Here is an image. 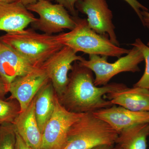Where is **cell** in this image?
<instances>
[{"instance_id":"cell-23","label":"cell","mask_w":149,"mask_h":149,"mask_svg":"<svg viewBox=\"0 0 149 149\" xmlns=\"http://www.w3.org/2000/svg\"><path fill=\"white\" fill-rule=\"evenodd\" d=\"M16 133V141L15 149H33L28 146L22 139L20 136Z\"/></svg>"},{"instance_id":"cell-28","label":"cell","mask_w":149,"mask_h":149,"mask_svg":"<svg viewBox=\"0 0 149 149\" xmlns=\"http://www.w3.org/2000/svg\"><path fill=\"white\" fill-rule=\"evenodd\" d=\"M19 0H0V1L4 2L11 3L17 1Z\"/></svg>"},{"instance_id":"cell-16","label":"cell","mask_w":149,"mask_h":149,"mask_svg":"<svg viewBox=\"0 0 149 149\" xmlns=\"http://www.w3.org/2000/svg\"><path fill=\"white\" fill-rule=\"evenodd\" d=\"M56 96L53 86L49 80L34 97L35 117L42 134L54 111Z\"/></svg>"},{"instance_id":"cell-14","label":"cell","mask_w":149,"mask_h":149,"mask_svg":"<svg viewBox=\"0 0 149 149\" xmlns=\"http://www.w3.org/2000/svg\"><path fill=\"white\" fill-rule=\"evenodd\" d=\"M17 133L33 149H40L42 134L35 113V99L23 111L19 112L13 123Z\"/></svg>"},{"instance_id":"cell-15","label":"cell","mask_w":149,"mask_h":149,"mask_svg":"<svg viewBox=\"0 0 149 149\" xmlns=\"http://www.w3.org/2000/svg\"><path fill=\"white\" fill-rule=\"evenodd\" d=\"M114 105L135 111L149 112V89L126 87L104 96Z\"/></svg>"},{"instance_id":"cell-27","label":"cell","mask_w":149,"mask_h":149,"mask_svg":"<svg viewBox=\"0 0 149 149\" xmlns=\"http://www.w3.org/2000/svg\"><path fill=\"white\" fill-rule=\"evenodd\" d=\"M113 146H99L95 147L91 149H111Z\"/></svg>"},{"instance_id":"cell-3","label":"cell","mask_w":149,"mask_h":149,"mask_svg":"<svg viewBox=\"0 0 149 149\" xmlns=\"http://www.w3.org/2000/svg\"><path fill=\"white\" fill-rule=\"evenodd\" d=\"M118 135L109 124L93 113H84L70 127L63 149H91L99 146H113Z\"/></svg>"},{"instance_id":"cell-29","label":"cell","mask_w":149,"mask_h":149,"mask_svg":"<svg viewBox=\"0 0 149 149\" xmlns=\"http://www.w3.org/2000/svg\"><path fill=\"white\" fill-rule=\"evenodd\" d=\"M111 149H123L122 148H121V147L119 146H118V145H116L115 146H113V147Z\"/></svg>"},{"instance_id":"cell-30","label":"cell","mask_w":149,"mask_h":149,"mask_svg":"<svg viewBox=\"0 0 149 149\" xmlns=\"http://www.w3.org/2000/svg\"><path fill=\"white\" fill-rule=\"evenodd\" d=\"M147 45L148 46V47H149V42H148V43H147Z\"/></svg>"},{"instance_id":"cell-21","label":"cell","mask_w":149,"mask_h":149,"mask_svg":"<svg viewBox=\"0 0 149 149\" xmlns=\"http://www.w3.org/2000/svg\"><path fill=\"white\" fill-rule=\"evenodd\" d=\"M80 0H55L56 3L63 6L73 17L78 16V11L75 8V4Z\"/></svg>"},{"instance_id":"cell-13","label":"cell","mask_w":149,"mask_h":149,"mask_svg":"<svg viewBox=\"0 0 149 149\" xmlns=\"http://www.w3.org/2000/svg\"><path fill=\"white\" fill-rule=\"evenodd\" d=\"M37 18L19 1H0V31L12 33L25 29Z\"/></svg>"},{"instance_id":"cell-1","label":"cell","mask_w":149,"mask_h":149,"mask_svg":"<svg viewBox=\"0 0 149 149\" xmlns=\"http://www.w3.org/2000/svg\"><path fill=\"white\" fill-rule=\"evenodd\" d=\"M93 71L74 62L69 81L60 102L69 111L78 113H94L113 105L104 98L105 95L126 87L123 83H111L102 86L94 84Z\"/></svg>"},{"instance_id":"cell-10","label":"cell","mask_w":149,"mask_h":149,"mask_svg":"<svg viewBox=\"0 0 149 149\" xmlns=\"http://www.w3.org/2000/svg\"><path fill=\"white\" fill-rule=\"evenodd\" d=\"M49 81L46 71L40 67L17 77L11 83L8 93H10L11 100L17 101L19 112L27 108L40 89Z\"/></svg>"},{"instance_id":"cell-25","label":"cell","mask_w":149,"mask_h":149,"mask_svg":"<svg viewBox=\"0 0 149 149\" xmlns=\"http://www.w3.org/2000/svg\"><path fill=\"white\" fill-rule=\"evenodd\" d=\"M7 93L5 85L4 84L1 77L0 76V99L4 100L5 97Z\"/></svg>"},{"instance_id":"cell-17","label":"cell","mask_w":149,"mask_h":149,"mask_svg":"<svg viewBox=\"0 0 149 149\" xmlns=\"http://www.w3.org/2000/svg\"><path fill=\"white\" fill-rule=\"evenodd\" d=\"M149 123L133 125L118 134L116 144L123 149H147Z\"/></svg>"},{"instance_id":"cell-6","label":"cell","mask_w":149,"mask_h":149,"mask_svg":"<svg viewBox=\"0 0 149 149\" xmlns=\"http://www.w3.org/2000/svg\"><path fill=\"white\" fill-rule=\"evenodd\" d=\"M26 7L39 16L37 21L31 24L32 28L45 34L53 35L64 29L72 30L76 25L74 17L70 15L68 11L59 4L42 0Z\"/></svg>"},{"instance_id":"cell-20","label":"cell","mask_w":149,"mask_h":149,"mask_svg":"<svg viewBox=\"0 0 149 149\" xmlns=\"http://www.w3.org/2000/svg\"><path fill=\"white\" fill-rule=\"evenodd\" d=\"M16 133L13 123L0 125V149H15Z\"/></svg>"},{"instance_id":"cell-18","label":"cell","mask_w":149,"mask_h":149,"mask_svg":"<svg viewBox=\"0 0 149 149\" xmlns=\"http://www.w3.org/2000/svg\"><path fill=\"white\" fill-rule=\"evenodd\" d=\"M13 100L6 101L0 99V125L13 123L19 113V104Z\"/></svg>"},{"instance_id":"cell-4","label":"cell","mask_w":149,"mask_h":149,"mask_svg":"<svg viewBox=\"0 0 149 149\" xmlns=\"http://www.w3.org/2000/svg\"><path fill=\"white\" fill-rule=\"evenodd\" d=\"M0 39L37 67L63 47L56 41L54 35L40 34L34 29L7 33Z\"/></svg>"},{"instance_id":"cell-8","label":"cell","mask_w":149,"mask_h":149,"mask_svg":"<svg viewBox=\"0 0 149 149\" xmlns=\"http://www.w3.org/2000/svg\"><path fill=\"white\" fill-rule=\"evenodd\" d=\"M77 53L71 48L63 46L41 66L47 74L58 98L63 95L69 83L68 72L72 70V63L85 59Z\"/></svg>"},{"instance_id":"cell-9","label":"cell","mask_w":149,"mask_h":149,"mask_svg":"<svg viewBox=\"0 0 149 149\" xmlns=\"http://www.w3.org/2000/svg\"><path fill=\"white\" fill-rule=\"evenodd\" d=\"M75 8L88 16V25L96 33L107 36L112 43L120 47L112 22L113 14L106 0H80Z\"/></svg>"},{"instance_id":"cell-26","label":"cell","mask_w":149,"mask_h":149,"mask_svg":"<svg viewBox=\"0 0 149 149\" xmlns=\"http://www.w3.org/2000/svg\"><path fill=\"white\" fill-rule=\"evenodd\" d=\"M42 1V0H19L20 2L24 5L27 6L29 5L33 4L39 1ZM48 1H54V0H48Z\"/></svg>"},{"instance_id":"cell-22","label":"cell","mask_w":149,"mask_h":149,"mask_svg":"<svg viewBox=\"0 0 149 149\" xmlns=\"http://www.w3.org/2000/svg\"><path fill=\"white\" fill-rule=\"evenodd\" d=\"M134 10L135 12L141 20L142 19L141 12L142 10L148 11V9L146 7L144 6L141 3L139 2L137 0H124Z\"/></svg>"},{"instance_id":"cell-12","label":"cell","mask_w":149,"mask_h":149,"mask_svg":"<svg viewBox=\"0 0 149 149\" xmlns=\"http://www.w3.org/2000/svg\"><path fill=\"white\" fill-rule=\"evenodd\" d=\"M93 113L109 124L118 134L123 130L133 125L149 123V112L133 111L116 105Z\"/></svg>"},{"instance_id":"cell-19","label":"cell","mask_w":149,"mask_h":149,"mask_svg":"<svg viewBox=\"0 0 149 149\" xmlns=\"http://www.w3.org/2000/svg\"><path fill=\"white\" fill-rule=\"evenodd\" d=\"M130 45L133 47H137L141 51L143 56L146 66L145 71L142 77L133 87H141L149 89V47L145 45L141 39L138 38L135 40L134 43Z\"/></svg>"},{"instance_id":"cell-11","label":"cell","mask_w":149,"mask_h":149,"mask_svg":"<svg viewBox=\"0 0 149 149\" xmlns=\"http://www.w3.org/2000/svg\"><path fill=\"white\" fill-rule=\"evenodd\" d=\"M38 68L0 39V76L8 93L11 83L16 78Z\"/></svg>"},{"instance_id":"cell-5","label":"cell","mask_w":149,"mask_h":149,"mask_svg":"<svg viewBox=\"0 0 149 149\" xmlns=\"http://www.w3.org/2000/svg\"><path fill=\"white\" fill-rule=\"evenodd\" d=\"M107 59V56L92 54L89 55L88 60L84 59L77 62L94 72V84L100 87L108 84L112 77L121 72H139V65L144 60L142 53L136 47H133L126 56L114 63L108 62Z\"/></svg>"},{"instance_id":"cell-24","label":"cell","mask_w":149,"mask_h":149,"mask_svg":"<svg viewBox=\"0 0 149 149\" xmlns=\"http://www.w3.org/2000/svg\"><path fill=\"white\" fill-rule=\"evenodd\" d=\"M142 22L144 26L149 29V12L148 11H143L142 12Z\"/></svg>"},{"instance_id":"cell-2","label":"cell","mask_w":149,"mask_h":149,"mask_svg":"<svg viewBox=\"0 0 149 149\" xmlns=\"http://www.w3.org/2000/svg\"><path fill=\"white\" fill-rule=\"evenodd\" d=\"M76 25L69 32L54 35L56 41L63 46L90 55L120 57L130 50L120 47L112 43L107 36L96 33L88 25L85 19L74 17Z\"/></svg>"},{"instance_id":"cell-7","label":"cell","mask_w":149,"mask_h":149,"mask_svg":"<svg viewBox=\"0 0 149 149\" xmlns=\"http://www.w3.org/2000/svg\"><path fill=\"white\" fill-rule=\"evenodd\" d=\"M84 113L69 111L55 98L54 111L42 133L40 149H63L70 127Z\"/></svg>"}]
</instances>
